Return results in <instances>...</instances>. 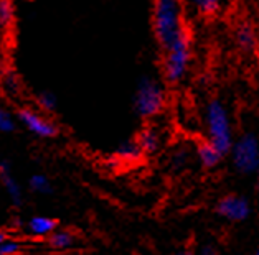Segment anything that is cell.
<instances>
[{"label":"cell","mask_w":259,"mask_h":255,"mask_svg":"<svg viewBox=\"0 0 259 255\" xmlns=\"http://www.w3.org/2000/svg\"><path fill=\"white\" fill-rule=\"evenodd\" d=\"M36 106L43 114H53L56 111V106H58V100H56V95L50 91H43L36 95Z\"/></svg>","instance_id":"17"},{"label":"cell","mask_w":259,"mask_h":255,"mask_svg":"<svg viewBox=\"0 0 259 255\" xmlns=\"http://www.w3.org/2000/svg\"><path fill=\"white\" fill-rule=\"evenodd\" d=\"M23 250V245L15 239H7L4 242H0V255H20Z\"/></svg>","instance_id":"20"},{"label":"cell","mask_w":259,"mask_h":255,"mask_svg":"<svg viewBox=\"0 0 259 255\" xmlns=\"http://www.w3.org/2000/svg\"><path fill=\"white\" fill-rule=\"evenodd\" d=\"M4 89L7 91L9 94H14L17 92V89H18V82L15 79V76H12V74H7L4 78Z\"/></svg>","instance_id":"21"},{"label":"cell","mask_w":259,"mask_h":255,"mask_svg":"<svg viewBox=\"0 0 259 255\" xmlns=\"http://www.w3.org/2000/svg\"><path fill=\"white\" fill-rule=\"evenodd\" d=\"M10 237L9 232H5V231H0V242H4V240H7Z\"/></svg>","instance_id":"24"},{"label":"cell","mask_w":259,"mask_h":255,"mask_svg":"<svg viewBox=\"0 0 259 255\" xmlns=\"http://www.w3.org/2000/svg\"><path fill=\"white\" fill-rule=\"evenodd\" d=\"M15 22V2L0 0V28L9 30Z\"/></svg>","instance_id":"16"},{"label":"cell","mask_w":259,"mask_h":255,"mask_svg":"<svg viewBox=\"0 0 259 255\" xmlns=\"http://www.w3.org/2000/svg\"><path fill=\"white\" fill-rule=\"evenodd\" d=\"M58 229V221L55 218H50V216H33L27 221L25 224V232L31 237H36V239H47L50 234L53 231Z\"/></svg>","instance_id":"10"},{"label":"cell","mask_w":259,"mask_h":255,"mask_svg":"<svg viewBox=\"0 0 259 255\" xmlns=\"http://www.w3.org/2000/svg\"><path fill=\"white\" fill-rule=\"evenodd\" d=\"M251 255H259V252H257V250H254V252H252Z\"/></svg>","instance_id":"25"},{"label":"cell","mask_w":259,"mask_h":255,"mask_svg":"<svg viewBox=\"0 0 259 255\" xmlns=\"http://www.w3.org/2000/svg\"><path fill=\"white\" fill-rule=\"evenodd\" d=\"M117 155L122 157V158H139L142 155L141 148H139V145L136 140H127V142H124L122 145H119L117 148Z\"/></svg>","instance_id":"18"},{"label":"cell","mask_w":259,"mask_h":255,"mask_svg":"<svg viewBox=\"0 0 259 255\" xmlns=\"http://www.w3.org/2000/svg\"><path fill=\"white\" fill-rule=\"evenodd\" d=\"M47 244L55 250H68V248H73L76 245V235L71 231L58 227L47 237Z\"/></svg>","instance_id":"13"},{"label":"cell","mask_w":259,"mask_h":255,"mask_svg":"<svg viewBox=\"0 0 259 255\" xmlns=\"http://www.w3.org/2000/svg\"><path fill=\"white\" fill-rule=\"evenodd\" d=\"M203 122L206 130V138L221 155L226 157L235 140V130L228 107L218 97H211L205 104Z\"/></svg>","instance_id":"2"},{"label":"cell","mask_w":259,"mask_h":255,"mask_svg":"<svg viewBox=\"0 0 259 255\" xmlns=\"http://www.w3.org/2000/svg\"><path fill=\"white\" fill-rule=\"evenodd\" d=\"M15 129H17L15 117L12 116L7 109H4V107L0 106V132L12 133V132H15Z\"/></svg>","instance_id":"19"},{"label":"cell","mask_w":259,"mask_h":255,"mask_svg":"<svg viewBox=\"0 0 259 255\" xmlns=\"http://www.w3.org/2000/svg\"><path fill=\"white\" fill-rule=\"evenodd\" d=\"M231 167L236 173L243 176H252L259 170V142L254 132H243L235 137L228 151Z\"/></svg>","instance_id":"5"},{"label":"cell","mask_w":259,"mask_h":255,"mask_svg":"<svg viewBox=\"0 0 259 255\" xmlns=\"http://www.w3.org/2000/svg\"><path fill=\"white\" fill-rule=\"evenodd\" d=\"M197 255H220V252L213 244H206V245H203L200 248V252Z\"/></svg>","instance_id":"22"},{"label":"cell","mask_w":259,"mask_h":255,"mask_svg":"<svg viewBox=\"0 0 259 255\" xmlns=\"http://www.w3.org/2000/svg\"><path fill=\"white\" fill-rule=\"evenodd\" d=\"M235 41L238 48L246 55H252L257 46V36H256V28L252 27L251 22H241L236 27L235 31Z\"/></svg>","instance_id":"11"},{"label":"cell","mask_w":259,"mask_h":255,"mask_svg":"<svg viewBox=\"0 0 259 255\" xmlns=\"http://www.w3.org/2000/svg\"><path fill=\"white\" fill-rule=\"evenodd\" d=\"M14 117L18 124H22L30 133L38 138H55L60 133L58 125L52 119L31 107H20Z\"/></svg>","instance_id":"7"},{"label":"cell","mask_w":259,"mask_h":255,"mask_svg":"<svg viewBox=\"0 0 259 255\" xmlns=\"http://www.w3.org/2000/svg\"><path fill=\"white\" fill-rule=\"evenodd\" d=\"M136 142L141 148L142 155H155L157 151L162 148V132L159 127L155 125H145L144 129L139 132Z\"/></svg>","instance_id":"9"},{"label":"cell","mask_w":259,"mask_h":255,"mask_svg":"<svg viewBox=\"0 0 259 255\" xmlns=\"http://www.w3.org/2000/svg\"><path fill=\"white\" fill-rule=\"evenodd\" d=\"M162 74L167 84L177 86L187 78L192 63V35L188 33L172 46L160 51Z\"/></svg>","instance_id":"4"},{"label":"cell","mask_w":259,"mask_h":255,"mask_svg":"<svg viewBox=\"0 0 259 255\" xmlns=\"http://www.w3.org/2000/svg\"><path fill=\"white\" fill-rule=\"evenodd\" d=\"M0 183L7 193L9 199L12 201L14 206H22L23 204V189L22 184L18 183V180L15 178L14 171H12V165L7 160L0 162Z\"/></svg>","instance_id":"8"},{"label":"cell","mask_w":259,"mask_h":255,"mask_svg":"<svg viewBox=\"0 0 259 255\" xmlns=\"http://www.w3.org/2000/svg\"><path fill=\"white\" fill-rule=\"evenodd\" d=\"M168 255H197V253L192 252V250H188V248H182V250L172 252V253H168Z\"/></svg>","instance_id":"23"},{"label":"cell","mask_w":259,"mask_h":255,"mask_svg":"<svg viewBox=\"0 0 259 255\" xmlns=\"http://www.w3.org/2000/svg\"><path fill=\"white\" fill-rule=\"evenodd\" d=\"M195 153H197L198 162L205 170L218 168L225 160V157L221 155V153L214 148L208 140H200V142L197 143V146H195Z\"/></svg>","instance_id":"12"},{"label":"cell","mask_w":259,"mask_h":255,"mask_svg":"<svg viewBox=\"0 0 259 255\" xmlns=\"http://www.w3.org/2000/svg\"><path fill=\"white\" fill-rule=\"evenodd\" d=\"M193 9L197 10V14L201 17H213L217 15L220 9H221V4L223 0H190Z\"/></svg>","instance_id":"15"},{"label":"cell","mask_w":259,"mask_h":255,"mask_svg":"<svg viewBox=\"0 0 259 255\" xmlns=\"http://www.w3.org/2000/svg\"><path fill=\"white\" fill-rule=\"evenodd\" d=\"M14 2H15V0H14ZM20 2H28V0H20Z\"/></svg>","instance_id":"26"},{"label":"cell","mask_w":259,"mask_h":255,"mask_svg":"<svg viewBox=\"0 0 259 255\" xmlns=\"http://www.w3.org/2000/svg\"><path fill=\"white\" fill-rule=\"evenodd\" d=\"M167 107V89L159 79L144 76L134 92V111L142 120H154Z\"/></svg>","instance_id":"3"},{"label":"cell","mask_w":259,"mask_h":255,"mask_svg":"<svg viewBox=\"0 0 259 255\" xmlns=\"http://www.w3.org/2000/svg\"><path fill=\"white\" fill-rule=\"evenodd\" d=\"M28 189L31 193L35 194H52L53 193V186H52V181L48 180L45 175L41 173H35L28 178Z\"/></svg>","instance_id":"14"},{"label":"cell","mask_w":259,"mask_h":255,"mask_svg":"<svg viewBox=\"0 0 259 255\" xmlns=\"http://www.w3.org/2000/svg\"><path fill=\"white\" fill-rule=\"evenodd\" d=\"M152 31L160 51L190 33L185 22L183 0H154Z\"/></svg>","instance_id":"1"},{"label":"cell","mask_w":259,"mask_h":255,"mask_svg":"<svg viewBox=\"0 0 259 255\" xmlns=\"http://www.w3.org/2000/svg\"><path fill=\"white\" fill-rule=\"evenodd\" d=\"M214 213H217L218 218L228 221L231 224H239V222H246L251 218L252 206L248 196L231 193L217 201Z\"/></svg>","instance_id":"6"}]
</instances>
